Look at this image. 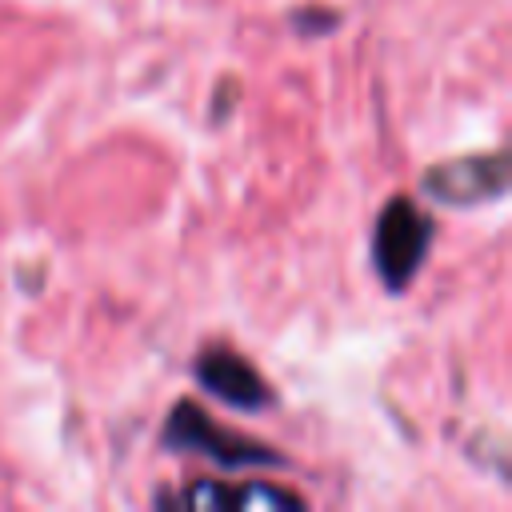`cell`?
<instances>
[{"label": "cell", "instance_id": "cell-1", "mask_svg": "<svg viewBox=\"0 0 512 512\" xmlns=\"http://www.w3.org/2000/svg\"><path fill=\"white\" fill-rule=\"evenodd\" d=\"M428 244H432V220L408 196L388 200L384 212H380V220H376V236H372V256H376L380 280L392 292L408 288V280L424 264Z\"/></svg>", "mask_w": 512, "mask_h": 512}, {"label": "cell", "instance_id": "cell-3", "mask_svg": "<svg viewBox=\"0 0 512 512\" xmlns=\"http://www.w3.org/2000/svg\"><path fill=\"white\" fill-rule=\"evenodd\" d=\"M164 436H168L172 448L204 452V456H212V460H220L228 468H236V464H276V456L264 452V444H252V440H244L236 432L216 428L196 404H176Z\"/></svg>", "mask_w": 512, "mask_h": 512}, {"label": "cell", "instance_id": "cell-2", "mask_svg": "<svg viewBox=\"0 0 512 512\" xmlns=\"http://www.w3.org/2000/svg\"><path fill=\"white\" fill-rule=\"evenodd\" d=\"M508 188V160L504 152H484V156H460L432 164L424 172V192L440 204L452 208H472L484 200H496Z\"/></svg>", "mask_w": 512, "mask_h": 512}, {"label": "cell", "instance_id": "cell-5", "mask_svg": "<svg viewBox=\"0 0 512 512\" xmlns=\"http://www.w3.org/2000/svg\"><path fill=\"white\" fill-rule=\"evenodd\" d=\"M228 508L240 512H288V508H304L300 496L280 492L272 484H244V488H228Z\"/></svg>", "mask_w": 512, "mask_h": 512}, {"label": "cell", "instance_id": "cell-6", "mask_svg": "<svg viewBox=\"0 0 512 512\" xmlns=\"http://www.w3.org/2000/svg\"><path fill=\"white\" fill-rule=\"evenodd\" d=\"M292 20H296V24H308V28H332V24H336V12H320V8H312V12H296Z\"/></svg>", "mask_w": 512, "mask_h": 512}, {"label": "cell", "instance_id": "cell-4", "mask_svg": "<svg viewBox=\"0 0 512 512\" xmlns=\"http://www.w3.org/2000/svg\"><path fill=\"white\" fill-rule=\"evenodd\" d=\"M196 376H200V384H204L212 396H220V400L232 404V408L256 412V408L268 404V384H264L260 372H256L248 360H240L236 352H208V356H200Z\"/></svg>", "mask_w": 512, "mask_h": 512}]
</instances>
